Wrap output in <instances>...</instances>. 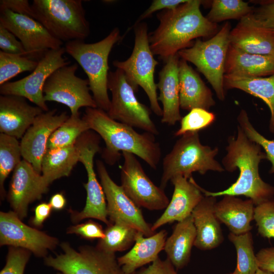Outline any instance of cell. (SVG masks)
<instances>
[{"instance_id": "6da1fadb", "label": "cell", "mask_w": 274, "mask_h": 274, "mask_svg": "<svg viewBox=\"0 0 274 274\" xmlns=\"http://www.w3.org/2000/svg\"><path fill=\"white\" fill-rule=\"evenodd\" d=\"M204 1L188 0L172 10H164L157 15L158 27L149 36L154 55L165 61L193 44L192 40L209 37L217 32V24L202 14L200 6Z\"/></svg>"}, {"instance_id": "7a4b0ae2", "label": "cell", "mask_w": 274, "mask_h": 274, "mask_svg": "<svg viewBox=\"0 0 274 274\" xmlns=\"http://www.w3.org/2000/svg\"><path fill=\"white\" fill-rule=\"evenodd\" d=\"M228 143L227 153L222 161L223 166L230 172L237 168L239 176L228 188L218 192H210L198 185L204 195L244 196L251 199L255 206L273 198L274 187L264 182L259 173L260 162L266 159L261 146L248 138L239 126L236 136H229Z\"/></svg>"}, {"instance_id": "3957f363", "label": "cell", "mask_w": 274, "mask_h": 274, "mask_svg": "<svg viewBox=\"0 0 274 274\" xmlns=\"http://www.w3.org/2000/svg\"><path fill=\"white\" fill-rule=\"evenodd\" d=\"M90 129L98 134L106 144L102 157L113 165L119 160L123 152L131 153L156 169L161 156L160 145L154 135L145 132L140 133L132 127L111 118L99 108H86L82 117Z\"/></svg>"}, {"instance_id": "277c9868", "label": "cell", "mask_w": 274, "mask_h": 274, "mask_svg": "<svg viewBox=\"0 0 274 274\" xmlns=\"http://www.w3.org/2000/svg\"><path fill=\"white\" fill-rule=\"evenodd\" d=\"M121 38L119 29L115 27L102 40L93 43L84 40L67 42L65 52L82 67L88 77L89 86L97 108L106 112L111 106L108 93L109 67L108 58L114 46Z\"/></svg>"}, {"instance_id": "5b68a950", "label": "cell", "mask_w": 274, "mask_h": 274, "mask_svg": "<svg viewBox=\"0 0 274 274\" xmlns=\"http://www.w3.org/2000/svg\"><path fill=\"white\" fill-rule=\"evenodd\" d=\"M218 148L201 144L198 132H187L181 136L163 159V172L160 187L164 189L168 182L177 176L188 179L193 172L201 175L208 171L222 172L224 168L215 159Z\"/></svg>"}, {"instance_id": "8992f818", "label": "cell", "mask_w": 274, "mask_h": 274, "mask_svg": "<svg viewBox=\"0 0 274 274\" xmlns=\"http://www.w3.org/2000/svg\"><path fill=\"white\" fill-rule=\"evenodd\" d=\"M31 5L35 19L61 41L84 40L89 35L82 1L33 0Z\"/></svg>"}, {"instance_id": "52a82bcc", "label": "cell", "mask_w": 274, "mask_h": 274, "mask_svg": "<svg viewBox=\"0 0 274 274\" xmlns=\"http://www.w3.org/2000/svg\"><path fill=\"white\" fill-rule=\"evenodd\" d=\"M230 32V25L226 22L210 39L203 41L197 39L192 46L178 52L181 59L196 66L221 100L225 99L224 78Z\"/></svg>"}, {"instance_id": "ba28073f", "label": "cell", "mask_w": 274, "mask_h": 274, "mask_svg": "<svg viewBox=\"0 0 274 274\" xmlns=\"http://www.w3.org/2000/svg\"><path fill=\"white\" fill-rule=\"evenodd\" d=\"M148 28L145 23L135 26L134 45L130 56L125 61L115 60L113 65L121 70L135 92L142 87L150 101L151 109L158 116H162L154 81V72L158 62L151 49Z\"/></svg>"}, {"instance_id": "9c48e42d", "label": "cell", "mask_w": 274, "mask_h": 274, "mask_svg": "<svg viewBox=\"0 0 274 274\" xmlns=\"http://www.w3.org/2000/svg\"><path fill=\"white\" fill-rule=\"evenodd\" d=\"M108 89L111 92L112 99L107 113L111 118L153 135L159 133L150 117L149 109L138 100L121 70L109 71Z\"/></svg>"}, {"instance_id": "30bf717a", "label": "cell", "mask_w": 274, "mask_h": 274, "mask_svg": "<svg viewBox=\"0 0 274 274\" xmlns=\"http://www.w3.org/2000/svg\"><path fill=\"white\" fill-rule=\"evenodd\" d=\"M63 253L46 257L45 264L64 274H125L115 253L89 246L73 248L66 242L60 245Z\"/></svg>"}, {"instance_id": "8fae6325", "label": "cell", "mask_w": 274, "mask_h": 274, "mask_svg": "<svg viewBox=\"0 0 274 274\" xmlns=\"http://www.w3.org/2000/svg\"><path fill=\"white\" fill-rule=\"evenodd\" d=\"M99 144L98 136L89 130L83 133L75 143L79 152V161L84 166L87 175V182L84 184L87 193L85 206L80 212L70 211L72 220L75 223L86 218H94L107 225L111 223L108 220L105 194L94 168L93 159L100 150Z\"/></svg>"}, {"instance_id": "7c38bea8", "label": "cell", "mask_w": 274, "mask_h": 274, "mask_svg": "<svg viewBox=\"0 0 274 274\" xmlns=\"http://www.w3.org/2000/svg\"><path fill=\"white\" fill-rule=\"evenodd\" d=\"M78 68L77 63L58 68L48 78L43 90L46 102L66 106L72 115H79L82 107L97 108L90 93L88 80L76 76Z\"/></svg>"}, {"instance_id": "4fadbf2b", "label": "cell", "mask_w": 274, "mask_h": 274, "mask_svg": "<svg viewBox=\"0 0 274 274\" xmlns=\"http://www.w3.org/2000/svg\"><path fill=\"white\" fill-rule=\"evenodd\" d=\"M124 162L120 167V179L125 194L138 207L151 211L165 209L169 200L164 189L155 185L145 172L136 156L122 153Z\"/></svg>"}, {"instance_id": "5bb4252c", "label": "cell", "mask_w": 274, "mask_h": 274, "mask_svg": "<svg viewBox=\"0 0 274 274\" xmlns=\"http://www.w3.org/2000/svg\"><path fill=\"white\" fill-rule=\"evenodd\" d=\"M65 48L47 51L38 61L36 68L28 76L17 81L8 82L0 86L1 95H14L24 97L47 112L48 107L44 99L43 88L48 78L56 70L68 65L63 55Z\"/></svg>"}, {"instance_id": "9a60e30c", "label": "cell", "mask_w": 274, "mask_h": 274, "mask_svg": "<svg viewBox=\"0 0 274 274\" xmlns=\"http://www.w3.org/2000/svg\"><path fill=\"white\" fill-rule=\"evenodd\" d=\"M0 25L18 38L26 57L39 61L49 50L62 47L63 42L55 38L37 20L7 9H0Z\"/></svg>"}, {"instance_id": "2e32d148", "label": "cell", "mask_w": 274, "mask_h": 274, "mask_svg": "<svg viewBox=\"0 0 274 274\" xmlns=\"http://www.w3.org/2000/svg\"><path fill=\"white\" fill-rule=\"evenodd\" d=\"M96 168L107 201V214L110 223L130 226L147 237L154 234L152 226L145 221L140 207L125 194L121 185L111 179L102 161L97 160Z\"/></svg>"}, {"instance_id": "e0dca14e", "label": "cell", "mask_w": 274, "mask_h": 274, "mask_svg": "<svg viewBox=\"0 0 274 274\" xmlns=\"http://www.w3.org/2000/svg\"><path fill=\"white\" fill-rule=\"evenodd\" d=\"M58 240L21 221L14 211L0 212V244L21 248L36 256L46 257L56 248Z\"/></svg>"}, {"instance_id": "ac0fdd59", "label": "cell", "mask_w": 274, "mask_h": 274, "mask_svg": "<svg viewBox=\"0 0 274 274\" xmlns=\"http://www.w3.org/2000/svg\"><path fill=\"white\" fill-rule=\"evenodd\" d=\"M49 185L41 174L23 159L13 171L8 199L14 211L22 220L27 214L29 204L41 199Z\"/></svg>"}, {"instance_id": "d6986e66", "label": "cell", "mask_w": 274, "mask_h": 274, "mask_svg": "<svg viewBox=\"0 0 274 274\" xmlns=\"http://www.w3.org/2000/svg\"><path fill=\"white\" fill-rule=\"evenodd\" d=\"M56 112L54 109L39 115L20 142L23 159L29 162L40 174L42 159L47 151L50 136L69 117L65 112L60 114Z\"/></svg>"}, {"instance_id": "ffe728a7", "label": "cell", "mask_w": 274, "mask_h": 274, "mask_svg": "<svg viewBox=\"0 0 274 274\" xmlns=\"http://www.w3.org/2000/svg\"><path fill=\"white\" fill-rule=\"evenodd\" d=\"M170 181L174 186L172 197L164 212L152 225L154 232L164 224L180 222L190 216L204 196L192 177L188 179L177 176Z\"/></svg>"}, {"instance_id": "44dd1931", "label": "cell", "mask_w": 274, "mask_h": 274, "mask_svg": "<svg viewBox=\"0 0 274 274\" xmlns=\"http://www.w3.org/2000/svg\"><path fill=\"white\" fill-rule=\"evenodd\" d=\"M44 111L30 105L23 97L14 95L0 96V132L21 139L35 119Z\"/></svg>"}, {"instance_id": "7402d4cb", "label": "cell", "mask_w": 274, "mask_h": 274, "mask_svg": "<svg viewBox=\"0 0 274 274\" xmlns=\"http://www.w3.org/2000/svg\"><path fill=\"white\" fill-rule=\"evenodd\" d=\"M179 56L169 57L159 73L157 88L159 90L158 101L162 105L161 122L174 125L181 121L179 80Z\"/></svg>"}, {"instance_id": "603a6c76", "label": "cell", "mask_w": 274, "mask_h": 274, "mask_svg": "<svg viewBox=\"0 0 274 274\" xmlns=\"http://www.w3.org/2000/svg\"><path fill=\"white\" fill-rule=\"evenodd\" d=\"M216 197L204 196L191 215L196 231L194 246L203 251L218 247L224 240L220 222L214 212Z\"/></svg>"}, {"instance_id": "cb8c5ba5", "label": "cell", "mask_w": 274, "mask_h": 274, "mask_svg": "<svg viewBox=\"0 0 274 274\" xmlns=\"http://www.w3.org/2000/svg\"><path fill=\"white\" fill-rule=\"evenodd\" d=\"M180 108L190 111L194 108L209 110L215 105L211 90L186 61L179 63Z\"/></svg>"}, {"instance_id": "d4e9b609", "label": "cell", "mask_w": 274, "mask_h": 274, "mask_svg": "<svg viewBox=\"0 0 274 274\" xmlns=\"http://www.w3.org/2000/svg\"><path fill=\"white\" fill-rule=\"evenodd\" d=\"M214 206L216 216L231 233L239 235L250 232L254 220L255 204L250 199L243 200L237 196L225 195Z\"/></svg>"}, {"instance_id": "484cf974", "label": "cell", "mask_w": 274, "mask_h": 274, "mask_svg": "<svg viewBox=\"0 0 274 274\" xmlns=\"http://www.w3.org/2000/svg\"><path fill=\"white\" fill-rule=\"evenodd\" d=\"M230 45L245 52L274 56V31L241 19L230 30Z\"/></svg>"}, {"instance_id": "4316f807", "label": "cell", "mask_w": 274, "mask_h": 274, "mask_svg": "<svg viewBox=\"0 0 274 274\" xmlns=\"http://www.w3.org/2000/svg\"><path fill=\"white\" fill-rule=\"evenodd\" d=\"M274 74V56L249 53L230 45L225 75L243 77H264Z\"/></svg>"}, {"instance_id": "83f0119b", "label": "cell", "mask_w": 274, "mask_h": 274, "mask_svg": "<svg viewBox=\"0 0 274 274\" xmlns=\"http://www.w3.org/2000/svg\"><path fill=\"white\" fill-rule=\"evenodd\" d=\"M166 236L167 232L164 229L146 237L138 231L131 249L117 259L125 273L133 274L136 269L156 260L164 249Z\"/></svg>"}, {"instance_id": "f1b7e54d", "label": "cell", "mask_w": 274, "mask_h": 274, "mask_svg": "<svg viewBox=\"0 0 274 274\" xmlns=\"http://www.w3.org/2000/svg\"><path fill=\"white\" fill-rule=\"evenodd\" d=\"M196 236V228L191 215L178 222L172 234L166 239L163 250L167 258L177 269L184 268L189 263Z\"/></svg>"}, {"instance_id": "f546056e", "label": "cell", "mask_w": 274, "mask_h": 274, "mask_svg": "<svg viewBox=\"0 0 274 274\" xmlns=\"http://www.w3.org/2000/svg\"><path fill=\"white\" fill-rule=\"evenodd\" d=\"M224 85L227 89H238L262 99L270 110L269 130L274 132V74L252 78L225 75Z\"/></svg>"}, {"instance_id": "4dcf8cb0", "label": "cell", "mask_w": 274, "mask_h": 274, "mask_svg": "<svg viewBox=\"0 0 274 274\" xmlns=\"http://www.w3.org/2000/svg\"><path fill=\"white\" fill-rule=\"evenodd\" d=\"M78 161L79 152L75 144L47 149L42 161V175L49 186L54 180L68 176Z\"/></svg>"}, {"instance_id": "1f68e13d", "label": "cell", "mask_w": 274, "mask_h": 274, "mask_svg": "<svg viewBox=\"0 0 274 274\" xmlns=\"http://www.w3.org/2000/svg\"><path fill=\"white\" fill-rule=\"evenodd\" d=\"M138 231L124 224L111 223L107 225L105 236L99 239L96 247L110 253L125 251L134 243Z\"/></svg>"}, {"instance_id": "d6a6232c", "label": "cell", "mask_w": 274, "mask_h": 274, "mask_svg": "<svg viewBox=\"0 0 274 274\" xmlns=\"http://www.w3.org/2000/svg\"><path fill=\"white\" fill-rule=\"evenodd\" d=\"M90 130L86 121L80 118V114L71 115L51 134L47 149L65 147L75 144L78 138Z\"/></svg>"}, {"instance_id": "836d02e7", "label": "cell", "mask_w": 274, "mask_h": 274, "mask_svg": "<svg viewBox=\"0 0 274 274\" xmlns=\"http://www.w3.org/2000/svg\"><path fill=\"white\" fill-rule=\"evenodd\" d=\"M21 157L20 142L18 139L0 133V191L3 199L6 195L5 180L21 162Z\"/></svg>"}, {"instance_id": "e575fe53", "label": "cell", "mask_w": 274, "mask_h": 274, "mask_svg": "<svg viewBox=\"0 0 274 274\" xmlns=\"http://www.w3.org/2000/svg\"><path fill=\"white\" fill-rule=\"evenodd\" d=\"M228 237L237 254L236 267L231 274H255L259 267L254 252L251 232L239 235L230 232Z\"/></svg>"}, {"instance_id": "d590c367", "label": "cell", "mask_w": 274, "mask_h": 274, "mask_svg": "<svg viewBox=\"0 0 274 274\" xmlns=\"http://www.w3.org/2000/svg\"><path fill=\"white\" fill-rule=\"evenodd\" d=\"M254 7L242 0H214L206 18L216 23L229 19L240 20L253 12Z\"/></svg>"}, {"instance_id": "8d00e7d4", "label": "cell", "mask_w": 274, "mask_h": 274, "mask_svg": "<svg viewBox=\"0 0 274 274\" xmlns=\"http://www.w3.org/2000/svg\"><path fill=\"white\" fill-rule=\"evenodd\" d=\"M38 61L26 56L11 54L0 51V85L21 73L32 72Z\"/></svg>"}, {"instance_id": "74e56055", "label": "cell", "mask_w": 274, "mask_h": 274, "mask_svg": "<svg viewBox=\"0 0 274 274\" xmlns=\"http://www.w3.org/2000/svg\"><path fill=\"white\" fill-rule=\"evenodd\" d=\"M215 115L208 110L194 108L181 120L179 129L175 136H182L187 132H198L210 126L215 120Z\"/></svg>"}, {"instance_id": "f35d334b", "label": "cell", "mask_w": 274, "mask_h": 274, "mask_svg": "<svg viewBox=\"0 0 274 274\" xmlns=\"http://www.w3.org/2000/svg\"><path fill=\"white\" fill-rule=\"evenodd\" d=\"M237 121L238 126L248 138L258 144L264 150L266 159L270 161L272 165L269 173H274V140L266 139L254 128L245 110L241 111L237 117Z\"/></svg>"}, {"instance_id": "ab89813d", "label": "cell", "mask_w": 274, "mask_h": 274, "mask_svg": "<svg viewBox=\"0 0 274 274\" xmlns=\"http://www.w3.org/2000/svg\"><path fill=\"white\" fill-rule=\"evenodd\" d=\"M254 220L259 234L263 237L274 238V198L259 204L254 208Z\"/></svg>"}, {"instance_id": "60d3db41", "label": "cell", "mask_w": 274, "mask_h": 274, "mask_svg": "<svg viewBox=\"0 0 274 274\" xmlns=\"http://www.w3.org/2000/svg\"><path fill=\"white\" fill-rule=\"evenodd\" d=\"M252 13L241 19L274 31V1L260 2Z\"/></svg>"}, {"instance_id": "b9f144b4", "label": "cell", "mask_w": 274, "mask_h": 274, "mask_svg": "<svg viewBox=\"0 0 274 274\" xmlns=\"http://www.w3.org/2000/svg\"><path fill=\"white\" fill-rule=\"evenodd\" d=\"M30 252L27 250L10 246L5 266L0 274H23L29 260Z\"/></svg>"}, {"instance_id": "7bdbcfd3", "label": "cell", "mask_w": 274, "mask_h": 274, "mask_svg": "<svg viewBox=\"0 0 274 274\" xmlns=\"http://www.w3.org/2000/svg\"><path fill=\"white\" fill-rule=\"evenodd\" d=\"M66 233H75L89 240L100 239L105 236V230L102 226L92 220L71 226L67 229Z\"/></svg>"}, {"instance_id": "ee69618b", "label": "cell", "mask_w": 274, "mask_h": 274, "mask_svg": "<svg viewBox=\"0 0 274 274\" xmlns=\"http://www.w3.org/2000/svg\"><path fill=\"white\" fill-rule=\"evenodd\" d=\"M0 48L8 54L26 57V52L21 42L8 29L0 25Z\"/></svg>"}, {"instance_id": "f6af8a7d", "label": "cell", "mask_w": 274, "mask_h": 274, "mask_svg": "<svg viewBox=\"0 0 274 274\" xmlns=\"http://www.w3.org/2000/svg\"><path fill=\"white\" fill-rule=\"evenodd\" d=\"M0 9H7L35 19L31 5L27 0H1Z\"/></svg>"}, {"instance_id": "bcb514c9", "label": "cell", "mask_w": 274, "mask_h": 274, "mask_svg": "<svg viewBox=\"0 0 274 274\" xmlns=\"http://www.w3.org/2000/svg\"><path fill=\"white\" fill-rule=\"evenodd\" d=\"M188 0H154L150 7L140 16L135 24L148 18L153 13L159 10H172L180 5L187 2Z\"/></svg>"}, {"instance_id": "7dc6e473", "label": "cell", "mask_w": 274, "mask_h": 274, "mask_svg": "<svg viewBox=\"0 0 274 274\" xmlns=\"http://www.w3.org/2000/svg\"><path fill=\"white\" fill-rule=\"evenodd\" d=\"M136 274H178L172 262L166 258L158 257L146 268H143Z\"/></svg>"}, {"instance_id": "c3c4849f", "label": "cell", "mask_w": 274, "mask_h": 274, "mask_svg": "<svg viewBox=\"0 0 274 274\" xmlns=\"http://www.w3.org/2000/svg\"><path fill=\"white\" fill-rule=\"evenodd\" d=\"M256 256L259 268L274 273V247L261 249Z\"/></svg>"}, {"instance_id": "681fc988", "label": "cell", "mask_w": 274, "mask_h": 274, "mask_svg": "<svg viewBox=\"0 0 274 274\" xmlns=\"http://www.w3.org/2000/svg\"><path fill=\"white\" fill-rule=\"evenodd\" d=\"M52 208L49 203H41L36 207L35 216L31 220V223L36 227L42 226L44 221L50 216Z\"/></svg>"}, {"instance_id": "f907efd6", "label": "cell", "mask_w": 274, "mask_h": 274, "mask_svg": "<svg viewBox=\"0 0 274 274\" xmlns=\"http://www.w3.org/2000/svg\"><path fill=\"white\" fill-rule=\"evenodd\" d=\"M66 202V199L64 195L62 193H57L52 196L49 203L52 209L59 211L64 208Z\"/></svg>"}, {"instance_id": "816d5d0a", "label": "cell", "mask_w": 274, "mask_h": 274, "mask_svg": "<svg viewBox=\"0 0 274 274\" xmlns=\"http://www.w3.org/2000/svg\"><path fill=\"white\" fill-rule=\"evenodd\" d=\"M255 274H274L273 273L263 270L259 268L257 269Z\"/></svg>"}, {"instance_id": "f5cc1de1", "label": "cell", "mask_w": 274, "mask_h": 274, "mask_svg": "<svg viewBox=\"0 0 274 274\" xmlns=\"http://www.w3.org/2000/svg\"><path fill=\"white\" fill-rule=\"evenodd\" d=\"M57 274H64V273H63L62 272H59V273H58Z\"/></svg>"}, {"instance_id": "db71d44e", "label": "cell", "mask_w": 274, "mask_h": 274, "mask_svg": "<svg viewBox=\"0 0 274 274\" xmlns=\"http://www.w3.org/2000/svg\"><path fill=\"white\" fill-rule=\"evenodd\" d=\"M227 274H231V273H227Z\"/></svg>"}]
</instances>
